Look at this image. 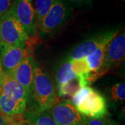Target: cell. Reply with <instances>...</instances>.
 Masks as SVG:
<instances>
[{
  "label": "cell",
  "mask_w": 125,
  "mask_h": 125,
  "mask_svg": "<svg viewBox=\"0 0 125 125\" xmlns=\"http://www.w3.org/2000/svg\"><path fill=\"white\" fill-rule=\"evenodd\" d=\"M38 40L27 35L15 13L13 5L0 18V42L6 45L33 49Z\"/></svg>",
  "instance_id": "1"
},
{
  "label": "cell",
  "mask_w": 125,
  "mask_h": 125,
  "mask_svg": "<svg viewBox=\"0 0 125 125\" xmlns=\"http://www.w3.org/2000/svg\"><path fill=\"white\" fill-rule=\"evenodd\" d=\"M32 97L40 111H47L59 102L57 90L49 74L35 61Z\"/></svg>",
  "instance_id": "2"
},
{
  "label": "cell",
  "mask_w": 125,
  "mask_h": 125,
  "mask_svg": "<svg viewBox=\"0 0 125 125\" xmlns=\"http://www.w3.org/2000/svg\"><path fill=\"white\" fill-rule=\"evenodd\" d=\"M73 14L72 6L65 0H56L42 19L38 27L42 38L54 35L70 20Z\"/></svg>",
  "instance_id": "3"
},
{
  "label": "cell",
  "mask_w": 125,
  "mask_h": 125,
  "mask_svg": "<svg viewBox=\"0 0 125 125\" xmlns=\"http://www.w3.org/2000/svg\"><path fill=\"white\" fill-rule=\"evenodd\" d=\"M125 54V34L123 31L120 32L108 42L101 67L96 72H90L88 78L89 83H93L112 69L118 66L124 60Z\"/></svg>",
  "instance_id": "4"
},
{
  "label": "cell",
  "mask_w": 125,
  "mask_h": 125,
  "mask_svg": "<svg viewBox=\"0 0 125 125\" xmlns=\"http://www.w3.org/2000/svg\"><path fill=\"white\" fill-rule=\"evenodd\" d=\"M121 30L120 28H113L94 34L72 49L69 58L71 60H80L87 57L99 46L110 42Z\"/></svg>",
  "instance_id": "5"
},
{
  "label": "cell",
  "mask_w": 125,
  "mask_h": 125,
  "mask_svg": "<svg viewBox=\"0 0 125 125\" xmlns=\"http://www.w3.org/2000/svg\"><path fill=\"white\" fill-rule=\"evenodd\" d=\"M13 5L16 18L27 35L32 38H37L38 29L32 0H15Z\"/></svg>",
  "instance_id": "6"
},
{
  "label": "cell",
  "mask_w": 125,
  "mask_h": 125,
  "mask_svg": "<svg viewBox=\"0 0 125 125\" xmlns=\"http://www.w3.org/2000/svg\"><path fill=\"white\" fill-rule=\"evenodd\" d=\"M75 108L81 115L91 118H103L108 114L106 99L100 92L94 89L85 101Z\"/></svg>",
  "instance_id": "7"
},
{
  "label": "cell",
  "mask_w": 125,
  "mask_h": 125,
  "mask_svg": "<svg viewBox=\"0 0 125 125\" xmlns=\"http://www.w3.org/2000/svg\"><path fill=\"white\" fill-rule=\"evenodd\" d=\"M47 113L59 125H82L83 122L70 100L58 102Z\"/></svg>",
  "instance_id": "8"
},
{
  "label": "cell",
  "mask_w": 125,
  "mask_h": 125,
  "mask_svg": "<svg viewBox=\"0 0 125 125\" xmlns=\"http://www.w3.org/2000/svg\"><path fill=\"white\" fill-rule=\"evenodd\" d=\"M33 49L22 48L0 42V61L5 74L10 73L27 57L33 55Z\"/></svg>",
  "instance_id": "9"
},
{
  "label": "cell",
  "mask_w": 125,
  "mask_h": 125,
  "mask_svg": "<svg viewBox=\"0 0 125 125\" xmlns=\"http://www.w3.org/2000/svg\"><path fill=\"white\" fill-rule=\"evenodd\" d=\"M34 65L35 60L32 55L24 59L10 73L14 79L27 90V93L31 97H32L33 91Z\"/></svg>",
  "instance_id": "10"
},
{
  "label": "cell",
  "mask_w": 125,
  "mask_h": 125,
  "mask_svg": "<svg viewBox=\"0 0 125 125\" xmlns=\"http://www.w3.org/2000/svg\"><path fill=\"white\" fill-rule=\"evenodd\" d=\"M0 94H6L16 100L25 101L27 102L31 99L27 90L10 73L5 74L3 81L0 85Z\"/></svg>",
  "instance_id": "11"
},
{
  "label": "cell",
  "mask_w": 125,
  "mask_h": 125,
  "mask_svg": "<svg viewBox=\"0 0 125 125\" xmlns=\"http://www.w3.org/2000/svg\"><path fill=\"white\" fill-rule=\"evenodd\" d=\"M27 102L20 101L0 94V113L9 117L22 115L27 108Z\"/></svg>",
  "instance_id": "12"
},
{
  "label": "cell",
  "mask_w": 125,
  "mask_h": 125,
  "mask_svg": "<svg viewBox=\"0 0 125 125\" xmlns=\"http://www.w3.org/2000/svg\"><path fill=\"white\" fill-rule=\"evenodd\" d=\"M23 120L28 125H59L46 111H40L36 108L24 112Z\"/></svg>",
  "instance_id": "13"
},
{
  "label": "cell",
  "mask_w": 125,
  "mask_h": 125,
  "mask_svg": "<svg viewBox=\"0 0 125 125\" xmlns=\"http://www.w3.org/2000/svg\"><path fill=\"white\" fill-rule=\"evenodd\" d=\"M89 85V83L86 79L80 76H76L74 79L67 82L65 84L57 85L58 97H72L74 93L81 87Z\"/></svg>",
  "instance_id": "14"
},
{
  "label": "cell",
  "mask_w": 125,
  "mask_h": 125,
  "mask_svg": "<svg viewBox=\"0 0 125 125\" xmlns=\"http://www.w3.org/2000/svg\"><path fill=\"white\" fill-rule=\"evenodd\" d=\"M108 42H109L99 46L93 52L85 57V61L88 63L90 73L96 72L101 67Z\"/></svg>",
  "instance_id": "15"
},
{
  "label": "cell",
  "mask_w": 125,
  "mask_h": 125,
  "mask_svg": "<svg viewBox=\"0 0 125 125\" xmlns=\"http://www.w3.org/2000/svg\"><path fill=\"white\" fill-rule=\"evenodd\" d=\"M76 76H77L74 74V72L72 69L71 59L68 58L65 62H62L61 65L57 70L56 74L57 85L65 84L74 79Z\"/></svg>",
  "instance_id": "16"
},
{
  "label": "cell",
  "mask_w": 125,
  "mask_h": 125,
  "mask_svg": "<svg viewBox=\"0 0 125 125\" xmlns=\"http://www.w3.org/2000/svg\"><path fill=\"white\" fill-rule=\"evenodd\" d=\"M56 0H35V12H36V20L38 24V29L45 18L47 13L49 12L52 5Z\"/></svg>",
  "instance_id": "17"
},
{
  "label": "cell",
  "mask_w": 125,
  "mask_h": 125,
  "mask_svg": "<svg viewBox=\"0 0 125 125\" xmlns=\"http://www.w3.org/2000/svg\"><path fill=\"white\" fill-rule=\"evenodd\" d=\"M71 61L72 69L74 72V74L77 76H80L88 80L90 72L88 63L85 61V58H82L80 60H71Z\"/></svg>",
  "instance_id": "18"
},
{
  "label": "cell",
  "mask_w": 125,
  "mask_h": 125,
  "mask_svg": "<svg viewBox=\"0 0 125 125\" xmlns=\"http://www.w3.org/2000/svg\"><path fill=\"white\" fill-rule=\"evenodd\" d=\"M93 89V88L89 85H85L83 87H81L80 89L78 90L74 94L72 97L71 102L73 104V106L75 108L79 106L85 101V99L89 96Z\"/></svg>",
  "instance_id": "19"
},
{
  "label": "cell",
  "mask_w": 125,
  "mask_h": 125,
  "mask_svg": "<svg viewBox=\"0 0 125 125\" xmlns=\"http://www.w3.org/2000/svg\"><path fill=\"white\" fill-rule=\"evenodd\" d=\"M111 97L114 102H123L125 99V82H119L113 85L111 90Z\"/></svg>",
  "instance_id": "20"
},
{
  "label": "cell",
  "mask_w": 125,
  "mask_h": 125,
  "mask_svg": "<svg viewBox=\"0 0 125 125\" xmlns=\"http://www.w3.org/2000/svg\"><path fill=\"white\" fill-rule=\"evenodd\" d=\"M24 124L22 115L9 117L0 113V125H23Z\"/></svg>",
  "instance_id": "21"
},
{
  "label": "cell",
  "mask_w": 125,
  "mask_h": 125,
  "mask_svg": "<svg viewBox=\"0 0 125 125\" xmlns=\"http://www.w3.org/2000/svg\"><path fill=\"white\" fill-rule=\"evenodd\" d=\"M82 120L85 125H116L114 123H112L111 121L107 119L103 118H91L88 117L82 116Z\"/></svg>",
  "instance_id": "22"
},
{
  "label": "cell",
  "mask_w": 125,
  "mask_h": 125,
  "mask_svg": "<svg viewBox=\"0 0 125 125\" xmlns=\"http://www.w3.org/2000/svg\"><path fill=\"white\" fill-rule=\"evenodd\" d=\"M14 0H0V18L9 10Z\"/></svg>",
  "instance_id": "23"
},
{
  "label": "cell",
  "mask_w": 125,
  "mask_h": 125,
  "mask_svg": "<svg viewBox=\"0 0 125 125\" xmlns=\"http://www.w3.org/2000/svg\"><path fill=\"white\" fill-rule=\"evenodd\" d=\"M70 4L76 6H83L85 5H89L92 3V0H65Z\"/></svg>",
  "instance_id": "24"
},
{
  "label": "cell",
  "mask_w": 125,
  "mask_h": 125,
  "mask_svg": "<svg viewBox=\"0 0 125 125\" xmlns=\"http://www.w3.org/2000/svg\"><path fill=\"white\" fill-rule=\"evenodd\" d=\"M5 73L4 70H3V68H2V65H1V61H0V85L1 84L3 79H4V77Z\"/></svg>",
  "instance_id": "25"
},
{
  "label": "cell",
  "mask_w": 125,
  "mask_h": 125,
  "mask_svg": "<svg viewBox=\"0 0 125 125\" xmlns=\"http://www.w3.org/2000/svg\"><path fill=\"white\" fill-rule=\"evenodd\" d=\"M84 125V123H83V125Z\"/></svg>",
  "instance_id": "26"
},
{
  "label": "cell",
  "mask_w": 125,
  "mask_h": 125,
  "mask_svg": "<svg viewBox=\"0 0 125 125\" xmlns=\"http://www.w3.org/2000/svg\"><path fill=\"white\" fill-rule=\"evenodd\" d=\"M122 1H125V0H122Z\"/></svg>",
  "instance_id": "27"
},
{
  "label": "cell",
  "mask_w": 125,
  "mask_h": 125,
  "mask_svg": "<svg viewBox=\"0 0 125 125\" xmlns=\"http://www.w3.org/2000/svg\"></svg>",
  "instance_id": "28"
}]
</instances>
